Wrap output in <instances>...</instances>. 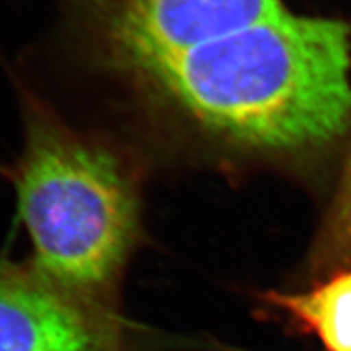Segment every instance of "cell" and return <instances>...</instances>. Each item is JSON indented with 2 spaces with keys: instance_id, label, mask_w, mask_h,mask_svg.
I'll use <instances>...</instances> for the list:
<instances>
[{
  "instance_id": "6da1fadb",
  "label": "cell",
  "mask_w": 351,
  "mask_h": 351,
  "mask_svg": "<svg viewBox=\"0 0 351 351\" xmlns=\"http://www.w3.org/2000/svg\"><path fill=\"white\" fill-rule=\"evenodd\" d=\"M348 25L283 8L219 21L112 70L153 119L213 163L326 145L351 122Z\"/></svg>"
},
{
  "instance_id": "7a4b0ae2",
  "label": "cell",
  "mask_w": 351,
  "mask_h": 351,
  "mask_svg": "<svg viewBox=\"0 0 351 351\" xmlns=\"http://www.w3.org/2000/svg\"><path fill=\"white\" fill-rule=\"evenodd\" d=\"M10 178L29 263L65 291L121 309L122 280L142 241V182L130 156L28 98Z\"/></svg>"
},
{
  "instance_id": "3957f363",
  "label": "cell",
  "mask_w": 351,
  "mask_h": 351,
  "mask_svg": "<svg viewBox=\"0 0 351 351\" xmlns=\"http://www.w3.org/2000/svg\"><path fill=\"white\" fill-rule=\"evenodd\" d=\"M0 351H231L169 335L65 291L32 263L0 258Z\"/></svg>"
},
{
  "instance_id": "277c9868",
  "label": "cell",
  "mask_w": 351,
  "mask_h": 351,
  "mask_svg": "<svg viewBox=\"0 0 351 351\" xmlns=\"http://www.w3.org/2000/svg\"><path fill=\"white\" fill-rule=\"evenodd\" d=\"M258 300L317 337L327 351H351V269L307 291H267Z\"/></svg>"
},
{
  "instance_id": "5b68a950",
  "label": "cell",
  "mask_w": 351,
  "mask_h": 351,
  "mask_svg": "<svg viewBox=\"0 0 351 351\" xmlns=\"http://www.w3.org/2000/svg\"><path fill=\"white\" fill-rule=\"evenodd\" d=\"M313 265L328 276L351 269V153L326 230L315 245Z\"/></svg>"
}]
</instances>
